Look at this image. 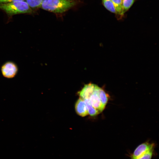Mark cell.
Returning a JSON list of instances; mask_svg holds the SVG:
<instances>
[{"label":"cell","mask_w":159,"mask_h":159,"mask_svg":"<svg viewBox=\"0 0 159 159\" xmlns=\"http://www.w3.org/2000/svg\"><path fill=\"white\" fill-rule=\"evenodd\" d=\"M100 88L96 85L94 92L88 99L92 106L99 113L103 110L105 107L101 102L98 94Z\"/></svg>","instance_id":"5b68a950"},{"label":"cell","mask_w":159,"mask_h":159,"mask_svg":"<svg viewBox=\"0 0 159 159\" xmlns=\"http://www.w3.org/2000/svg\"></svg>","instance_id":"2e32d148"},{"label":"cell","mask_w":159,"mask_h":159,"mask_svg":"<svg viewBox=\"0 0 159 159\" xmlns=\"http://www.w3.org/2000/svg\"><path fill=\"white\" fill-rule=\"evenodd\" d=\"M0 9L9 16L20 14H31L34 12L25 1L0 3Z\"/></svg>","instance_id":"7a4b0ae2"},{"label":"cell","mask_w":159,"mask_h":159,"mask_svg":"<svg viewBox=\"0 0 159 159\" xmlns=\"http://www.w3.org/2000/svg\"><path fill=\"white\" fill-rule=\"evenodd\" d=\"M30 7L33 11L39 8L43 0H25Z\"/></svg>","instance_id":"9c48e42d"},{"label":"cell","mask_w":159,"mask_h":159,"mask_svg":"<svg viewBox=\"0 0 159 159\" xmlns=\"http://www.w3.org/2000/svg\"><path fill=\"white\" fill-rule=\"evenodd\" d=\"M96 85L91 83L85 85L81 90L78 92L80 98L83 100L88 99L94 92Z\"/></svg>","instance_id":"8992f818"},{"label":"cell","mask_w":159,"mask_h":159,"mask_svg":"<svg viewBox=\"0 0 159 159\" xmlns=\"http://www.w3.org/2000/svg\"><path fill=\"white\" fill-rule=\"evenodd\" d=\"M98 94L101 102L102 105L105 107L108 100L107 95L101 88L99 90Z\"/></svg>","instance_id":"7c38bea8"},{"label":"cell","mask_w":159,"mask_h":159,"mask_svg":"<svg viewBox=\"0 0 159 159\" xmlns=\"http://www.w3.org/2000/svg\"><path fill=\"white\" fill-rule=\"evenodd\" d=\"M75 109L77 114L82 117L88 114L87 107L84 100L80 98L76 103Z\"/></svg>","instance_id":"52a82bcc"},{"label":"cell","mask_w":159,"mask_h":159,"mask_svg":"<svg viewBox=\"0 0 159 159\" xmlns=\"http://www.w3.org/2000/svg\"><path fill=\"white\" fill-rule=\"evenodd\" d=\"M135 0H122V9L124 14L132 5Z\"/></svg>","instance_id":"4fadbf2b"},{"label":"cell","mask_w":159,"mask_h":159,"mask_svg":"<svg viewBox=\"0 0 159 159\" xmlns=\"http://www.w3.org/2000/svg\"><path fill=\"white\" fill-rule=\"evenodd\" d=\"M116 11V16L117 19H121L123 16L122 0H111Z\"/></svg>","instance_id":"ba28073f"},{"label":"cell","mask_w":159,"mask_h":159,"mask_svg":"<svg viewBox=\"0 0 159 159\" xmlns=\"http://www.w3.org/2000/svg\"><path fill=\"white\" fill-rule=\"evenodd\" d=\"M84 100L87 107L88 114L91 116H95L99 113L98 111L92 106L88 99Z\"/></svg>","instance_id":"8fae6325"},{"label":"cell","mask_w":159,"mask_h":159,"mask_svg":"<svg viewBox=\"0 0 159 159\" xmlns=\"http://www.w3.org/2000/svg\"><path fill=\"white\" fill-rule=\"evenodd\" d=\"M79 2L78 0H43L40 8L56 13L65 12Z\"/></svg>","instance_id":"6da1fadb"},{"label":"cell","mask_w":159,"mask_h":159,"mask_svg":"<svg viewBox=\"0 0 159 159\" xmlns=\"http://www.w3.org/2000/svg\"><path fill=\"white\" fill-rule=\"evenodd\" d=\"M154 150H150L138 158H130V159H152L155 154Z\"/></svg>","instance_id":"5bb4252c"},{"label":"cell","mask_w":159,"mask_h":159,"mask_svg":"<svg viewBox=\"0 0 159 159\" xmlns=\"http://www.w3.org/2000/svg\"><path fill=\"white\" fill-rule=\"evenodd\" d=\"M25 0H0V3H6L17 1H24Z\"/></svg>","instance_id":"9a60e30c"},{"label":"cell","mask_w":159,"mask_h":159,"mask_svg":"<svg viewBox=\"0 0 159 159\" xmlns=\"http://www.w3.org/2000/svg\"><path fill=\"white\" fill-rule=\"evenodd\" d=\"M155 144L146 142L138 146L132 153H129L128 156L130 158H137L145 153L147 152L155 149Z\"/></svg>","instance_id":"3957f363"},{"label":"cell","mask_w":159,"mask_h":159,"mask_svg":"<svg viewBox=\"0 0 159 159\" xmlns=\"http://www.w3.org/2000/svg\"><path fill=\"white\" fill-rule=\"evenodd\" d=\"M1 72L3 76L7 78L14 77L17 74L18 67L17 65L12 61H8L1 67Z\"/></svg>","instance_id":"277c9868"},{"label":"cell","mask_w":159,"mask_h":159,"mask_svg":"<svg viewBox=\"0 0 159 159\" xmlns=\"http://www.w3.org/2000/svg\"><path fill=\"white\" fill-rule=\"evenodd\" d=\"M103 5L109 11L116 15V11L111 0H102Z\"/></svg>","instance_id":"30bf717a"}]
</instances>
